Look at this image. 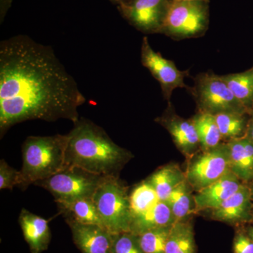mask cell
<instances>
[{
    "instance_id": "cell-30",
    "label": "cell",
    "mask_w": 253,
    "mask_h": 253,
    "mask_svg": "<svg viewBox=\"0 0 253 253\" xmlns=\"http://www.w3.org/2000/svg\"><path fill=\"white\" fill-rule=\"evenodd\" d=\"M12 4V0H0V22L4 21L5 16L7 14Z\"/></svg>"
},
{
    "instance_id": "cell-3",
    "label": "cell",
    "mask_w": 253,
    "mask_h": 253,
    "mask_svg": "<svg viewBox=\"0 0 253 253\" xmlns=\"http://www.w3.org/2000/svg\"><path fill=\"white\" fill-rule=\"evenodd\" d=\"M67 141V134L26 138L22 145L19 188L26 189L31 184L47 179L64 169Z\"/></svg>"
},
{
    "instance_id": "cell-9",
    "label": "cell",
    "mask_w": 253,
    "mask_h": 253,
    "mask_svg": "<svg viewBox=\"0 0 253 253\" xmlns=\"http://www.w3.org/2000/svg\"><path fill=\"white\" fill-rule=\"evenodd\" d=\"M171 0H129L118 9L131 26L144 33H161Z\"/></svg>"
},
{
    "instance_id": "cell-20",
    "label": "cell",
    "mask_w": 253,
    "mask_h": 253,
    "mask_svg": "<svg viewBox=\"0 0 253 253\" xmlns=\"http://www.w3.org/2000/svg\"><path fill=\"white\" fill-rule=\"evenodd\" d=\"M186 175L175 166H165L146 179L154 187L161 201H166L172 190L185 180Z\"/></svg>"
},
{
    "instance_id": "cell-17",
    "label": "cell",
    "mask_w": 253,
    "mask_h": 253,
    "mask_svg": "<svg viewBox=\"0 0 253 253\" xmlns=\"http://www.w3.org/2000/svg\"><path fill=\"white\" fill-rule=\"evenodd\" d=\"M66 220L103 226L102 221L92 198H83L56 202Z\"/></svg>"
},
{
    "instance_id": "cell-27",
    "label": "cell",
    "mask_w": 253,
    "mask_h": 253,
    "mask_svg": "<svg viewBox=\"0 0 253 253\" xmlns=\"http://www.w3.org/2000/svg\"><path fill=\"white\" fill-rule=\"evenodd\" d=\"M112 253H144L138 236L130 232L112 234Z\"/></svg>"
},
{
    "instance_id": "cell-6",
    "label": "cell",
    "mask_w": 253,
    "mask_h": 253,
    "mask_svg": "<svg viewBox=\"0 0 253 253\" xmlns=\"http://www.w3.org/2000/svg\"><path fill=\"white\" fill-rule=\"evenodd\" d=\"M207 1H172L161 33L184 39L201 36L207 29Z\"/></svg>"
},
{
    "instance_id": "cell-1",
    "label": "cell",
    "mask_w": 253,
    "mask_h": 253,
    "mask_svg": "<svg viewBox=\"0 0 253 253\" xmlns=\"http://www.w3.org/2000/svg\"><path fill=\"white\" fill-rule=\"evenodd\" d=\"M86 102L50 46L18 35L0 42V136L25 121L80 119Z\"/></svg>"
},
{
    "instance_id": "cell-10",
    "label": "cell",
    "mask_w": 253,
    "mask_h": 253,
    "mask_svg": "<svg viewBox=\"0 0 253 253\" xmlns=\"http://www.w3.org/2000/svg\"><path fill=\"white\" fill-rule=\"evenodd\" d=\"M141 63L147 68L161 84L163 94L169 99L176 88L186 87L184 83L186 73L179 71L172 61L155 51L150 45L148 38H143L141 49Z\"/></svg>"
},
{
    "instance_id": "cell-16",
    "label": "cell",
    "mask_w": 253,
    "mask_h": 253,
    "mask_svg": "<svg viewBox=\"0 0 253 253\" xmlns=\"http://www.w3.org/2000/svg\"><path fill=\"white\" fill-rule=\"evenodd\" d=\"M160 123L166 126L178 149L186 156H191L199 147V136L192 121L169 116L161 118Z\"/></svg>"
},
{
    "instance_id": "cell-5",
    "label": "cell",
    "mask_w": 253,
    "mask_h": 253,
    "mask_svg": "<svg viewBox=\"0 0 253 253\" xmlns=\"http://www.w3.org/2000/svg\"><path fill=\"white\" fill-rule=\"evenodd\" d=\"M104 178L80 168L66 167L47 179L37 181L34 185L49 191L57 202L92 198Z\"/></svg>"
},
{
    "instance_id": "cell-7",
    "label": "cell",
    "mask_w": 253,
    "mask_h": 253,
    "mask_svg": "<svg viewBox=\"0 0 253 253\" xmlns=\"http://www.w3.org/2000/svg\"><path fill=\"white\" fill-rule=\"evenodd\" d=\"M230 172L229 153L225 144L196 156L188 166L185 175L190 186L198 191Z\"/></svg>"
},
{
    "instance_id": "cell-19",
    "label": "cell",
    "mask_w": 253,
    "mask_h": 253,
    "mask_svg": "<svg viewBox=\"0 0 253 253\" xmlns=\"http://www.w3.org/2000/svg\"><path fill=\"white\" fill-rule=\"evenodd\" d=\"M165 253H196L194 229L189 221H178L173 224Z\"/></svg>"
},
{
    "instance_id": "cell-24",
    "label": "cell",
    "mask_w": 253,
    "mask_h": 253,
    "mask_svg": "<svg viewBox=\"0 0 253 253\" xmlns=\"http://www.w3.org/2000/svg\"><path fill=\"white\" fill-rule=\"evenodd\" d=\"M160 201L157 193L149 181H142L129 194L132 219L147 212Z\"/></svg>"
},
{
    "instance_id": "cell-29",
    "label": "cell",
    "mask_w": 253,
    "mask_h": 253,
    "mask_svg": "<svg viewBox=\"0 0 253 253\" xmlns=\"http://www.w3.org/2000/svg\"><path fill=\"white\" fill-rule=\"evenodd\" d=\"M234 253H253V241L246 231H238L233 244Z\"/></svg>"
},
{
    "instance_id": "cell-11",
    "label": "cell",
    "mask_w": 253,
    "mask_h": 253,
    "mask_svg": "<svg viewBox=\"0 0 253 253\" xmlns=\"http://www.w3.org/2000/svg\"><path fill=\"white\" fill-rule=\"evenodd\" d=\"M81 253H112V234L103 226L66 220Z\"/></svg>"
},
{
    "instance_id": "cell-25",
    "label": "cell",
    "mask_w": 253,
    "mask_h": 253,
    "mask_svg": "<svg viewBox=\"0 0 253 253\" xmlns=\"http://www.w3.org/2000/svg\"><path fill=\"white\" fill-rule=\"evenodd\" d=\"M214 116L222 138L234 139L244 134L246 126L244 113L224 112Z\"/></svg>"
},
{
    "instance_id": "cell-15",
    "label": "cell",
    "mask_w": 253,
    "mask_h": 253,
    "mask_svg": "<svg viewBox=\"0 0 253 253\" xmlns=\"http://www.w3.org/2000/svg\"><path fill=\"white\" fill-rule=\"evenodd\" d=\"M231 172L241 181L253 179V142L246 137L231 139L226 144Z\"/></svg>"
},
{
    "instance_id": "cell-26",
    "label": "cell",
    "mask_w": 253,
    "mask_h": 253,
    "mask_svg": "<svg viewBox=\"0 0 253 253\" xmlns=\"http://www.w3.org/2000/svg\"><path fill=\"white\" fill-rule=\"evenodd\" d=\"M172 226L150 229L137 235L143 252L165 253L168 236Z\"/></svg>"
},
{
    "instance_id": "cell-2",
    "label": "cell",
    "mask_w": 253,
    "mask_h": 253,
    "mask_svg": "<svg viewBox=\"0 0 253 253\" xmlns=\"http://www.w3.org/2000/svg\"><path fill=\"white\" fill-rule=\"evenodd\" d=\"M68 136L66 167H78L100 176H118L131 158L101 126L80 118Z\"/></svg>"
},
{
    "instance_id": "cell-21",
    "label": "cell",
    "mask_w": 253,
    "mask_h": 253,
    "mask_svg": "<svg viewBox=\"0 0 253 253\" xmlns=\"http://www.w3.org/2000/svg\"><path fill=\"white\" fill-rule=\"evenodd\" d=\"M190 187L185 179L172 190L165 202L170 208L176 221L186 220V218L195 211L194 198L191 196Z\"/></svg>"
},
{
    "instance_id": "cell-14",
    "label": "cell",
    "mask_w": 253,
    "mask_h": 253,
    "mask_svg": "<svg viewBox=\"0 0 253 253\" xmlns=\"http://www.w3.org/2000/svg\"><path fill=\"white\" fill-rule=\"evenodd\" d=\"M19 224L31 253H42L48 249L51 240L49 221L22 209L19 214Z\"/></svg>"
},
{
    "instance_id": "cell-4",
    "label": "cell",
    "mask_w": 253,
    "mask_h": 253,
    "mask_svg": "<svg viewBox=\"0 0 253 253\" xmlns=\"http://www.w3.org/2000/svg\"><path fill=\"white\" fill-rule=\"evenodd\" d=\"M92 199L106 230L112 234L130 231L132 214L129 195L118 176H105Z\"/></svg>"
},
{
    "instance_id": "cell-33",
    "label": "cell",
    "mask_w": 253,
    "mask_h": 253,
    "mask_svg": "<svg viewBox=\"0 0 253 253\" xmlns=\"http://www.w3.org/2000/svg\"><path fill=\"white\" fill-rule=\"evenodd\" d=\"M111 1H112L114 4H117L118 6H120V5L124 4V3L129 1V0H111Z\"/></svg>"
},
{
    "instance_id": "cell-28",
    "label": "cell",
    "mask_w": 253,
    "mask_h": 253,
    "mask_svg": "<svg viewBox=\"0 0 253 253\" xmlns=\"http://www.w3.org/2000/svg\"><path fill=\"white\" fill-rule=\"evenodd\" d=\"M20 170L11 167L5 160L0 161V189L12 190L14 186L21 184Z\"/></svg>"
},
{
    "instance_id": "cell-31",
    "label": "cell",
    "mask_w": 253,
    "mask_h": 253,
    "mask_svg": "<svg viewBox=\"0 0 253 253\" xmlns=\"http://www.w3.org/2000/svg\"><path fill=\"white\" fill-rule=\"evenodd\" d=\"M247 137L253 142V121L250 124L249 129H248Z\"/></svg>"
},
{
    "instance_id": "cell-34",
    "label": "cell",
    "mask_w": 253,
    "mask_h": 253,
    "mask_svg": "<svg viewBox=\"0 0 253 253\" xmlns=\"http://www.w3.org/2000/svg\"><path fill=\"white\" fill-rule=\"evenodd\" d=\"M172 1H207V0H172Z\"/></svg>"
},
{
    "instance_id": "cell-13",
    "label": "cell",
    "mask_w": 253,
    "mask_h": 253,
    "mask_svg": "<svg viewBox=\"0 0 253 253\" xmlns=\"http://www.w3.org/2000/svg\"><path fill=\"white\" fill-rule=\"evenodd\" d=\"M252 191L244 184L229 199L212 210V218L230 224L246 222L252 219Z\"/></svg>"
},
{
    "instance_id": "cell-35",
    "label": "cell",
    "mask_w": 253,
    "mask_h": 253,
    "mask_svg": "<svg viewBox=\"0 0 253 253\" xmlns=\"http://www.w3.org/2000/svg\"><path fill=\"white\" fill-rule=\"evenodd\" d=\"M252 201L253 203V191H252Z\"/></svg>"
},
{
    "instance_id": "cell-23",
    "label": "cell",
    "mask_w": 253,
    "mask_h": 253,
    "mask_svg": "<svg viewBox=\"0 0 253 253\" xmlns=\"http://www.w3.org/2000/svg\"><path fill=\"white\" fill-rule=\"evenodd\" d=\"M238 101L246 109L253 104V69L246 72L221 76Z\"/></svg>"
},
{
    "instance_id": "cell-18",
    "label": "cell",
    "mask_w": 253,
    "mask_h": 253,
    "mask_svg": "<svg viewBox=\"0 0 253 253\" xmlns=\"http://www.w3.org/2000/svg\"><path fill=\"white\" fill-rule=\"evenodd\" d=\"M175 222L168 205L164 201H160L147 212L132 219L130 232L139 235L150 229L172 226Z\"/></svg>"
},
{
    "instance_id": "cell-22",
    "label": "cell",
    "mask_w": 253,
    "mask_h": 253,
    "mask_svg": "<svg viewBox=\"0 0 253 253\" xmlns=\"http://www.w3.org/2000/svg\"><path fill=\"white\" fill-rule=\"evenodd\" d=\"M200 141L204 151L214 149L219 146L222 136L218 127L214 115L202 112L192 120Z\"/></svg>"
},
{
    "instance_id": "cell-12",
    "label": "cell",
    "mask_w": 253,
    "mask_h": 253,
    "mask_svg": "<svg viewBox=\"0 0 253 253\" xmlns=\"http://www.w3.org/2000/svg\"><path fill=\"white\" fill-rule=\"evenodd\" d=\"M243 185L234 173H228L219 180L197 191L194 197L195 211L216 209Z\"/></svg>"
},
{
    "instance_id": "cell-8",
    "label": "cell",
    "mask_w": 253,
    "mask_h": 253,
    "mask_svg": "<svg viewBox=\"0 0 253 253\" xmlns=\"http://www.w3.org/2000/svg\"><path fill=\"white\" fill-rule=\"evenodd\" d=\"M196 96L203 112L244 113L246 108L238 101L221 76L206 74L198 79Z\"/></svg>"
},
{
    "instance_id": "cell-32",
    "label": "cell",
    "mask_w": 253,
    "mask_h": 253,
    "mask_svg": "<svg viewBox=\"0 0 253 253\" xmlns=\"http://www.w3.org/2000/svg\"><path fill=\"white\" fill-rule=\"evenodd\" d=\"M246 232L247 233L248 235H249L253 241V226L248 228V229H246Z\"/></svg>"
}]
</instances>
